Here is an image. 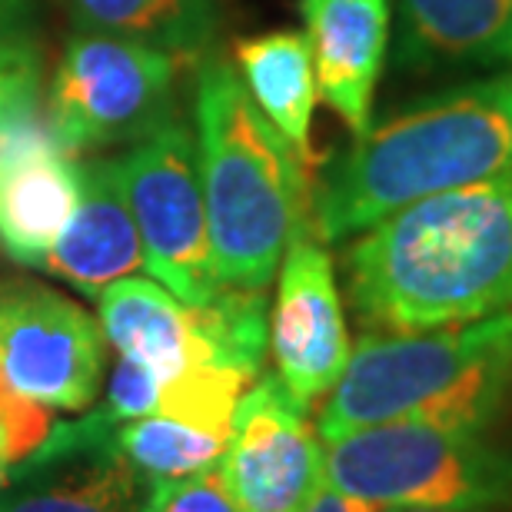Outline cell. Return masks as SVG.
Returning <instances> with one entry per match:
<instances>
[{
  "mask_svg": "<svg viewBox=\"0 0 512 512\" xmlns=\"http://www.w3.org/2000/svg\"><path fill=\"white\" fill-rule=\"evenodd\" d=\"M346 290L366 333H426L512 310V177L436 193L356 233Z\"/></svg>",
  "mask_w": 512,
  "mask_h": 512,
  "instance_id": "6da1fadb",
  "label": "cell"
},
{
  "mask_svg": "<svg viewBox=\"0 0 512 512\" xmlns=\"http://www.w3.org/2000/svg\"><path fill=\"white\" fill-rule=\"evenodd\" d=\"M512 177V74L446 87L353 140L313 187V237L346 243L436 193Z\"/></svg>",
  "mask_w": 512,
  "mask_h": 512,
  "instance_id": "7a4b0ae2",
  "label": "cell"
},
{
  "mask_svg": "<svg viewBox=\"0 0 512 512\" xmlns=\"http://www.w3.org/2000/svg\"><path fill=\"white\" fill-rule=\"evenodd\" d=\"M193 137L217 280L266 290L286 250L313 233L306 160L253 104L237 67L220 57L197 70Z\"/></svg>",
  "mask_w": 512,
  "mask_h": 512,
  "instance_id": "3957f363",
  "label": "cell"
},
{
  "mask_svg": "<svg viewBox=\"0 0 512 512\" xmlns=\"http://www.w3.org/2000/svg\"><path fill=\"white\" fill-rule=\"evenodd\" d=\"M512 399V310L426 333H363L316 416L323 443L380 423L489 426Z\"/></svg>",
  "mask_w": 512,
  "mask_h": 512,
  "instance_id": "277c9868",
  "label": "cell"
},
{
  "mask_svg": "<svg viewBox=\"0 0 512 512\" xmlns=\"http://www.w3.org/2000/svg\"><path fill=\"white\" fill-rule=\"evenodd\" d=\"M326 486L373 509H512V453L479 429L380 423L330 439Z\"/></svg>",
  "mask_w": 512,
  "mask_h": 512,
  "instance_id": "5b68a950",
  "label": "cell"
},
{
  "mask_svg": "<svg viewBox=\"0 0 512 512\" xmlns=\"http://www.w3.org/2000/svg\"><path fill=\"white\" fill-rule=\"evenodd\" d=\"M180 60L143 40L80 30L67 40L50 80L47 127L74 157L147 140L177 117L173 87Z\"/></svg>",
  "mask_w": 512,
  "mask_h": 512,
  "instance_id": "8992f818",
  "label": "cell"
},
{
  "mask_svg": "<svg viewBox=\"0 0 512 512\" xmlns=\"http://www.w3.org/2000/svg\"><path fill=\"white\" fill-rule=\"evenodd\" d=\"M120 180L140 233L143 266L190 306H203L223 286L217 280L197 170V137L180 114L120 160Z\"/></svg>",
  "mask_w": 512,
  "mask_h": 512,
  "instance_id": "52a82bcc",
  "label": "cell"
},
{
  "mask_svg": "<svg viewBox=\"0 0 512 512\" xmlns=\"http://www.w3.org/2000/svg\"><path fill=\"white\" fill-rule=\"evenodd\" d=\"M104 380V333L70 296L0 283V383L47 409L80 413Z\"/></svg>",
  "mask_w": 512,
  "mask_h": 512,
  "instance_id": "ba28073f",
  "label": "cell"
},
{
  "mask_svg": "<svg viewBox=\"0 0 512 512\" xmlns=\"http://www.w3.org/2000/svg\"><path fill=\"white\" fill-rule=\"evenodd\" d=\"M217 473L240 512H306L326 483L323 439L276 376L240 396Z\"/></svg>",
  "mask_w": 512,
  "mask_h": 512,
  "instance_id": "9c48e42d",
  "label": "cell"
},
{
  "mask_svg": "<svg viewBox=\"0 0 512 512\" xmlns=\"http://www.w3.org/2000/svg\"><path fill=\"white\" fill-rule=\"evenodd\" d=\"M276 300L270 313V353L276 380L313 406L336 386L350 360L343 296L323 240L306 233L286 250L276 270Z\"/></svg>",
  "mask_w": 512,
  "mask_h": 512,
  "instance_id": "30bf717a",
  "label": "cell"
},
{
  "mask_svg": "<svg viewBox=\"0 0 512 512\" xmlns=\"http://www.w3.org/2000/svg\"><path fill=\"white\" fill-rule=\"evenodd\" d=\"M114 429L104 409L54 426L10 466L0 512H140V479L114 449Z\"/></svg>",
  "mask_w": 512,
  "mask_h": 512,
  "instance_id": "8fae6325",
  "label": "cell"
},
{
  "mask_svg": "<svg viewBox=\"0 0 512 512\" xmlns=\"http://www.w3.org/2000/svg\"><path fill=\"white\" fill-rule=\"evenodd\" d=\"M80 200V160L47 124L24 120L0 140V247L40 270Z\"/></svg>",
  "mask_w": 512,
  "mask_h": 512,
  "instance_id": "7c38bea8",
  "label": "cell"
},
{
  "mask_svg": "<svg viewBox=\"0 0 512 512\" xmlns=\"http://www.w3.org/2000/svg\"><path fill=\"white\" fill-rule=\"evenodd\" d=\"M316 90L353 130H370L373 90L389 44V0H300Z\"/></svg>",
  "mask_w": 512,
  "mask_h": 512,
  "instance_id": "4fadbf2b",
  "label": "cell"
},
{
  "mask_svg": "<svg viewBox=\"0 0 512 512\" xmlns=\"http://www.w3.org/2000/svg\"><path fill=\"white\" fill-rule=\"evenodd\" d=\"M140 266L143 247L120 180V160H84L77 210L40 270L84 296H100L110 283L133 276Z\"/></svg>",
  "mask_w": 512,
  "mask_h": 512,
  "instance_id": "5bb4252c",
  "label": "cell"
},
{
  "mask_svg": "<svg viewBox=\"0 0 512 512\" xmlns=\"http://www.w3.org/2000/svg\"><path fill=\"white\" fill-rule=\"evenodd\" d=\"M396 14L399 67H512V0H396Z\"/></svg>",
  "mask_w": 512,
  "mask_h": 512,
  "instance_id": "9a60e30c",
  "label": "cell"
},
{
  "mask_svg": "<svg viewBox=\"0 0 512 512\" xmlns=\"http://www.w3.org/2000/svg\"><path fill=\"white\" fill-rule=\"evenodd\" d=\"M237 74L253 104L263 110V117L310 163V130L320 90H316V70L306 34L270 30V34L240 40Z\"/></svg>",
  "mask_w": 512,
  "mask_h": 512,
  "instance_id": "2e32d148",
  "label": "cell"
},
{
  "mask_svg": "<svg viewBox=\"0 0 512 512\" xmlns=\"http://www.w3.org/2000/svg\"><path fill=\"white\" fill-rule=\"evenodd\" d=\"M80 30L143 40L167 54L193 57L210 44L217 0H70Z\"/></svg>",
  "mask_w": 512,
  "mask_h": 512,
  "instance_id": "e0dca14e",
  "label": "cell"
},
{
  "mask_svg": "<svg viewBox=\"0 0 512 512\" xmlns=\"http://www.w3.org/2000/svg\"><path fill=\"white\" fill-rule=\"evenodd\" d=\"M227 439L230 429L200 426L163 413L127 419L114 429V449L147 489L217 469Z\"/></svg>",
  "mask_w": 512,
  "mask_h": 512,
  "instance_id": "ac0fdd59",
  "label": "cell"
},
{
  "mask_svg": "<svg viewBox=\"0 0 512 512\" xmlns=\"http://www.w3.org/2000/svg\"><path fill=\"white\" fill-rule=\"evenodd\" d=\"M40 54L27 34L0 37V140L34 117L40 94Z\"/></svg>",
  "mask_w": 512,
  "mask_h": 512,
  "instance_id": "d6986e66",
  "label": "cell"
},
{
  "mask_svg": "<svg viewBox=\"0 0 512 512\" xmlns=\"http://www.w3.org/2000/svg\"><path fill=\"white\" fill-rule=\"evenodd\" d=\"M140 512H240L217 469L150 486Z\"/></svg>",
  "mask_w": 512,
  "mask_h": 512,
  "instance_id": "ffe728a7",
  "label": "cell"
},
{
  "mask_svg": "<svg viewBox=\"0 0 512 512\" xmlns=\"http://www.w3.org/2000/svg\"><path fill=\"white\" fill-rule=\"evenodd\" d=\"M160 380L153 376L147 366H140L130 356H120L114 363L107 383V399H104V413L114 423H127V419L153 416L160 409Z\"/></svg>",
  "mask_w": 512,
  "mask_h": 512,
  "instance_id": "44dd1931",
  "label": "cell"
},
{
  "mask_svg": "<svg viewBox=\"0 0 512 512\" xmlns=\"http://www.w3.org/2000/svg\"><path fill=\"white\" fill-rule=\"evenodd\" d=\"M306 512H376V509L370 503H363V499L343 496V493H336L333 486L323 483V489L313 496V503L306 506Z\"/></svg>",
  "mask_w": 512,
  "mask_h": 512,
  "instance_id": "7402d4cb",
  "label": "cell"
},
{
  "mask_svg": "<svg viewBox=\"0 0 512 512\" xmlns=\"http://www.w3.org/2000/svg\"><path fill=\"white\" fill-rule=\"evenodd\" d=\"M24 10L27 0H0V37L24 34Z\"/></svg>",
  "mask_w": 512,
  "mask_h": 512,
  "instance_id": "603a6c76",
  "label": "cell"
},
{
  "mask_svg": "<svg viewBox=\"0 0 512 512\" xmlns=\"http://www.w3.org/2000/svg\"><path fill=\"white\" fill-rule=\"evenodd\" d=\"M7 483H10V466L4 463V459H0V496H4Z\"/></svg>",
  "mask_w": 512,
  "mask_h": 512,
  "instance_id": "cb8c5ba5",
  "label": "cell"
},
{
  "mask_svg": "<svg viewBox=\"0 0 512 512\" xmlns=\"http://www.w3.org/2000/svg\"><path fill=\"white\" fill-rule=\"evenodd\" d=\"M376 512H443V509H413V506H389V509H376Z\"/></svg>",
  "mask_w": 512,
  "mask_h": 512,
  "instance_id": "d4e9b609",
  "label": "cell"
}]
</instances>
